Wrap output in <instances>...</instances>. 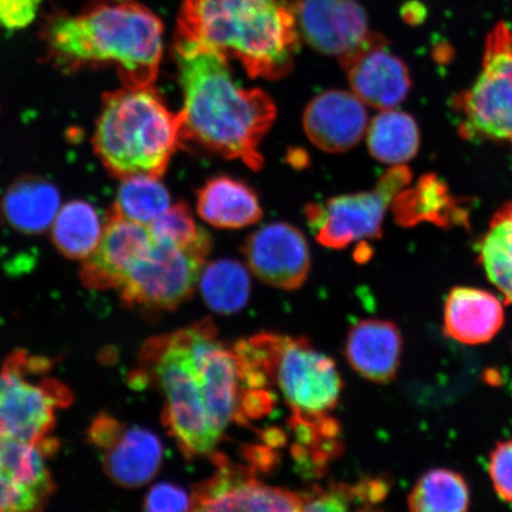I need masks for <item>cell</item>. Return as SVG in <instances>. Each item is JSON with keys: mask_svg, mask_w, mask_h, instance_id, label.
Wrapping results in <instances>:
<instances>
[{"mask_svg": "<svg viewBox=\"0 0 512 512\" xmlns=\"http://www.w3.org/2000/svg\"><path fill=\"white\" fill-rule=\"evenodd\" d=\"M47 361L22 352L12 355L0 370V437L24 443H47L56 413L72 395L55 379H37Z\"/></svg>", "mask_w": 512, "mask_h": 512, "instance_id": "obj_7", "label": "cell"}, {"mask_svg": "<svg viewBox=\"0 0 512 512\" xmlns=\"http://www.w3.org/2000/svg\"><path fill=\"white\" fill-rule=\"evenodd\" d=\"M304 511H347L357 504L355 485L332 484L328 489L316 488L303 495Z\"/></svg>", "mask_w": 512, "mask_h": 512, "instance_id": "obj_32", "label": "cell"}, {"mask_svg": "<svg viewBox=\"0 0 512 512\" xmlns=\"http://www.w3.org/2000/svg\"><path fill=\"white\" fill-rule=\"evenodd\" d=\"M299 35L319 53L342 57L371 35L357 0H299L293 6Z\"/></svg>", "mask_w": 512, "mask_h": 512, "instance_id": "obj_15", "label": "cell"}, {"mask_svg": "<svg viewBox=\"0 0 512 512\" xmlns=\"http://www.w3.org/2000/svg\"><path fill=\"white\" fill-rule=\"evenodd\" d=\"M486 275L512 304V203L498 210L479 247Z\"/></svg>", "mask_w": 512, "mask_h": 512, "instance_id": "obj_27", "label": "cell"}, {"mask_svg": "<svg viewBox=\"0 0 512 512\" xmlns=\"http://www.w3.org/2000/svg\"><path fill=\"white\" fill-rule=\"evenodd\" d=\"M470 504L464 478L451 470L428 471L408 497L409 509L416 512H460Z\"/></svg>", "mask_w": 512, "mask_h": 512, "instance_id": "obj_28", "label": "cell"}, {"mask_svg": "<svg viewBox=\"0 0 512 512\" xmlns=\"http://www.w3.org/2000/svg\"><path fill=\"white\" fill-rule=\"evenodd\" d=\"M454 105L462 117L464 138L512 149V30L507 24L498 23L486 38L482 73Z\"/></svg>", "mask_w": 512, "mask_h": 512, "instance_id": "obj_8", "label": "cell"}, {"mask_svg": "<svg viewBox=\"0 0 512 512\" xmlns=\"http://www.w3.org/2000/svg\"><path fill=\"white\" fill-rule=\"evenodd\" d=\"M234 351L277 384L293 415H329L341 398L343 382L335 362L306 338L260 334L239 342Z\"/></svg>", "mask_w": 512, "mask_h": 512, "instance_id": "obj_6", "label": "cell"}, {"mask_svg": "<svg viewBox=\"0 0 512 512\" xmlns=\"http://www.w3.org/2000/svg\"><path fill=\"white\" fill-rule=\"evenodd\" d=\"M299 36L285 0H183L175 42L238 60L251 78L278 80L293 67Z\"/></svg>", "mask_w": 512, "mask_h": 512, "instance_id": "obj_3", "label": "cell"}, {"mask_svg": "<svg viewBox=\"0 0 512 512\" xmlns=\"http://www.w3.org/2000/svg\"><path fill=\"white\" fill-rule=\"evenodd\" d=\"M504 323L503 305L489 292L457 287L448 294L445 305V330L464 344L491 341Z\"/></svg>", "mask_w": 512, "mask_h": 512, "instance_id": "obj_21", "label": "cell"}, {"mask_svg": "<svg viewBox=\"0 0 512 512\" xmlns=\"http://www.w3.org/2000/svg\"><path fill=\"white\" fill-rule=\"evenodd\" d=\"M175 54L184 94L182 140L260 170V145L277 117L273 100L239 86L226 57L213 50L175 42Z\"/></svg>", "mask_w": 512, "mask_h": 512, "instance_id": "obj_1", "label": "cell"}, {"mask_svg": "<svg viewBox=\"0 0 512 512\" xmlns=\"http://www.w3.org/2000/svg\"><path fill=\"white\" fill-rule=\"evenodd\" d=\"M489 472L497 495L512 503V440L496 446L491 453Z\"/></svg>", "mask_w": 512, "mask_h": 512, "instance_id": "obj_33", "label": "cell"}, {"mask_svg": "<svg viewBox=\"0 0 512 512\" xmlns=\"http://www.w3.org/2000/svg\"><path fill=\"white\" fill-rule=\"evenodd\" d=\"M367 143L375 159L393 166L402 165L418 153L419 128L411 115L382 111L368 127Z\"/></svg>", "mask_w": 512, "mask_h": 512, "instance_id": "obj_25", "label": "cell"}, {"mask_svg": "<svg viewBox=\"0 0 512 512\" xmlns=\"http://www.w3.org/2000/svg\"><path fill=\"white\" fill-rule=\"evenodd\" d=\"M153 241L149 226L127 220L112 209L98 248L83 261V283L98 290L118 288L133 262Z\"/></svg>", "mask_w": 512, "mask_h": 512, "instance_id": "obj_17", "label": "cell"}, {"mask_svg": "<svg viewBox=\"0 0 512 512\" xmlns=\"http://www.w3.org/2000/svg\"><path fill=\"white\" fill-rule=\"evenodd\" d=\"M307 137L320 150L347 152L361 142L368 130V114L354 93L331 89L320 93L304 112Z\"/></svg>", "mask_w": 512, "mask_h": 512, "instance_id": "obj_18", "label": "cell"}, {"mask_svg": "<svg viewBox=\"0 0 512 512\" xmlns=\"http://www.w3.org/2000/svg\"><path fill=\"white\" fill-rule=\"evenodd\" d=\"M104 451L107 476L125 488H138L156 477L163 462V446L156 434L140 427L121 426Z\"/></svg>", "mask_w": 512, "mask_h": 512, "instance_id": "obj_20", "label": "cell"}, {"mask_svg": "<svg viewBox=\"0 0 512 512\" xmlns=\"http://www.w3.org/2000/svg\"><path fill=\"white\" fill-rule=\"evenodd\" d=\"M144 509L152 512L192 510V498L174 484L153 486L146 496Z\"/></svg>", "mask_w": 512, "mask_h": 512, "instance_id": "obj_34", "label": "cell"}, {"mask_svg": "<svg viewBox=\"0 0 512 512\" xmlns=\"http://www.w3.org/2000/svg\"><path fill=\"white\" fill-rule=\"evenodd\" d=\"M43 40L49 61L66 73L113 66L124 88L155 83L163 56V24L144 5L124 0L50 19Z\"/></svg>", "mask_w": 512, "mask_h": 512, "instance_id": "obj_2", "label": "cell"}, {"mask_svg": "<svg viewBox=\"0 0 512 512\" xmlns=\"http://www.w3.org/2000/svg\"><path fill=\"white\" fill-rule=\"evenodd\" d=\"M201 292L211 310L232 315L246 306L251 294V279L240 262H211L201 273Z\"/></svg>", "mask_w": 512, "mask_h": 512, "instance_id": "obj_26", "label": "cell"}, {"mask_svg": "<svg viewBox=\"0 0 512 512\" xmlns=\"http://www.w3.org/2000/svg\"><path fill=\"white\" fill-rule=\"evenodd\" d=\"M170 203L169 191L158 177L137 175L123 179L113 210L127 220L149 226L170 208Z\"/></svg>", "mask_w": 512, "mask_h": 512, "instance_id": "obj_29", "label": "cell"}, {"mask_svg": "<svg viewBox=\"0 0 512 512\" xmlns=\"http://www.w3.org/2000/svg\"><path fill=\"white\" fill-rule=\"evenodd\" d=\"M402 338L396 325L386 320H362L352 326L345 356L352 368L369 381L388 383L398 373Z\"/></svg>", "mask_w": 512, "mask_h": 512, "instance_id": "obj_19", "label": "cell"}, {"mask_svg": "<svg viewBox=\"0 0 512 512\" xmlns=\"http://www.w3.org/2000/svg\"><path fill=\"white\" fill-rule=\"evenodd\" d=\"M196 363L211 420L224 432L230 422L243 425L241 413V374L234 350L217 341L216 329L209 319L184 329Z\"/></svg>", "mask_w": 512, "mask_h": 512, "instance_id": "obj_11", "label": "cell"}, {"mask_svg": "<svg viewBox=\"0 0 512 512\" xmlns=\"http://www.w3.org/2000/svg\"><path fill=\"white\" fill-rule=\"evenodd\" d=\"M42 0H0V27L18 30L35 21Z\"/></svg>", "mask_w": 512, "mask_h": 512, "instance_id": "obj_35", "label": "cell"}, {"mask_svg": "<svg viewBox=\"0 0 512 512\" xmlns=\"http://www.w3.org/2000/svg\"><path fill=\"white\" fill-rule=\"evenodd\" d=\"M51 228L57 249L67 258L83 261L98 248L105 229L94 207L80 200L60 208Z\"/></svg>", "mask_w": 512, "mask_h": 512, "instance_id": "obj_24", "label": "cell"}, {"mask_svg": "<svg viewBox=\"0 0 512 512\" xmlns=\"http://www.w3.org/2000/svg\"><path fill=\"white\" fill-rule=\"evenodd\" d=\"M354 93L364 105L380 111L394 110L411 89L408 68L380 34L371 35L360 47L339 57Z\"/></svg>", "mask_w": 512, "mask_h": 512, "instance_id": "obj_12", "label": "cell"}, {"mask_svg": "<svg viewBox=\"0 0 512 512\" xmlns=\"http://www.w3.org/2000/svg\"><path fill=\"white\" fill-rule=\"evenodd\" d=\"M206 258L155 238L133 262L117 290L126 304L174 310L194 293Z\"/></svg>", "mask_w": 512, "mask_h": 512, "instance_id": "obj_10", "label": "cell"}, {"mask_svg": "<svg viewBox=\"0 0 512 512\" xmlns=\"http://www.w3.org/2000/svg\"><path fill=\"white\" fill-rule=\"evenodd\" d=\"M156 239L166 240L174 245L204 256L210 252V236L197 226L190 209L185 203L170 207L158 219L149 224Z\"/></svg>", "mask_w": 512, "mask_h": 512, "instance_id": "obj_31", "label": "cell"}, {"mask_svg": "<svg viewBox=\"0 0 512 512\" xmlns=\"http://www.w3.org/2000/svg\"><path fill=\"white\" fill-rule=\"evenodd\" d=\"M411 179L407 166L394 165L373 190L310 204L305 214L317 241L324 247L342 249L352 242L379 238L387 209Z\"/></svg>", "mask_w": 512, "mask_h": 512, "instance_id": "obj_9", "label": "cell"}, {"mask_svg": "<svg viewBox=\"0 0 512 512\" xmlns=\"http://www.w3.org/2000/svg\"><path fill=\"white\" fill-rule=\"evenodd\" d=\"M181 142V114L169 110L157 89L123 88L105 94L93 145L114 177H162Z\"/></svg>", "mask_w": 512, "mask_h": 512, "instance_id": "obj_4", "label": "cell"}, {"mask_svg": "<svg viewBox=\"0 0 512 512\" xmlns=\"http://www.w3.org/2000/svg\"><path fill=\"white\" fill-rule=\"evenodd\" d=\"M452 198L443 183L427 176L414 189L401 191L394 200L396 219L403 226H413L420 221L445 224L446 213L451 211Z\"/></svg>", "mask_w": 512, "mask_h": 512, "instance_id": "obj_30", "label": "cell"}, {"mask_svg": "<svg viewBox=\"0 0 512 512\" xmlns=\"http://www.w3.org/2000/svg\"><path fill=\"white\" fill-rule=\"evenodd\" d=\"M216 475L198 484L192 494L195 511H303V495L272 488L255 479L245 467L216 456Z\"/></svg>", "mask_w": 512, "mask_h": 512, "instance_id": "obj_13", "label": "cell"}, {"mask_svg": "<svg viewBox=\"0 0 512 512\" xmlns=\"http://www.w3.org/2000/svg\"><path fill=\"white\" fill-rule=\"evenodd\" d=\"M251 271L265 284L294 291L311 268L309 243L291 224L277 222L256 230L242 247Z\"/></svg>", "mask_w": 512, "mask_h": 512, "instance_id": "obj_14", "label": "cell"}, {"mask_svg": "<svg viewBox=\"0 0 512 512\" xmlns=\"http://www.w3.org/2000/svg\"><path fill=\"white\" fill-rule=\"evenodd\" d=\"M4 214L16 229L40 234L53 226L60 210V194L43 179L25 178L12 185L5 195Z\"/></svg>", "mask_w": 512, "mask_h": 512, "instance_id": "obj_23", "label": "cell"}, {"mask_svg": "<svg viewBox=\"0 0 512 512\" xmlns=\"http://www.w3.org/2000/svg\"><path fill=\"white\" fill-rule=\"evenodd\" d=\"M51 446L0 437V512L41 509L54 492L46 462Z\"/></svg>", "mask_w": 512, "mask_h": 512, "instance_id": "obj_16", "label": "cell"}, {"mask_svg": "<svg viewBox=\"0 0 512 512\" xmlns=\"http://www.w3.org/2000/svg\"><path fill=\"white\" fill-rule=\"evenodd\" d=\"M137 380L152 382L164 395L163 424L184 457L208 456L215 450L223 433L210 418L184 329L145 343Z\"/></svg>", "mask_w": 512, "mask_h": 512, "instance_id": "obj_5", "label": "cell"}, {"mask_svg": "<svg viewBox=\"0 0 512 512\" xmlns=\"http://www.w3.org/2000/svg\"><path fill=\"white\" fill-rule=\"evenodd\" d=\"M198 215L211 226L240 229L262 217L258 196L246 183L228 176L210 179L197 192Z\"/></svg>", "mask_w": 512, "mask_h": 512, "instance_id": "obj_22", "label": "cell"}]
</instances>
